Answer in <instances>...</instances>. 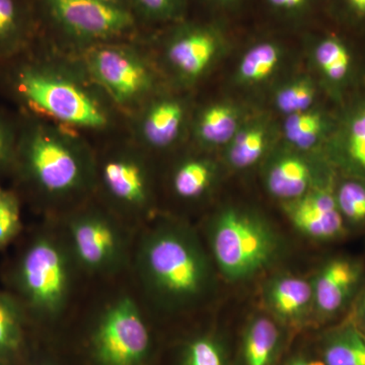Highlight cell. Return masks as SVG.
<instances>
[{"label":"cell","instance_id":"1","mask_svg":"<svg viewBox=\"0 0 365 365\" xmlns=\"http://www.w3.org/2000/svg\"><path fill=\"white\" fill-rule=\"evenodd\" d=\"M129 275L145 309L168 314L200 306L215 287L213 261L198 234L158 215L137 232Z\"/></svg>","mask_w":365,"mask_h":365},{"label":"cell","instance_id":"2","mask_svg":"<svg viewBox=\"0 0 365 365\" xmlns=\"http://www.w3.org/2000/svg\"><path fill=\"white\" fill-rule=\"evenodd\" d=\"M96 148L88 137L30 116L19 126L13 173L45 217H59L93 196Z\"/></svg>","mask_w":365,"mask_h":365},{"label":"cell","instance_id":"3","mask_svg":"<svg viewBox=\"0 0 365 365\" xmlns=\"http://www.w3.org/2000/svg\"><path fill=\"white\" fill-rule=\"evenodd\" d=\"M9 86L30 116L88 138L111 135L126 122L73 55L52 52L21 62L11 71Z\"/></svg>","mask_w":365,"mask_h":365},{"label":"cell","instance_id":"4","mask_svg":"<svg viewBox=\"0 0 365 365\" xmlns=\"http://www.w3.org/2000/svg\"><path fill=\"white\" fill-rule=\"evenodd\" d=\"M85 279L58 220L45 217L14 259L9 292L30 324L55 329L72 316Z\"/></svg>","mask_w":365,"mask_h":365},{"label":"cell","instance_id":"5","mask_svg":"<svg viewBox=\"0 0 365 365\" xmlns=\"http://www.w3.org/2000/svg\"><path fill=\"white\" fill-rule=\"evenodd\" d=\"M124 276L113 280V289L101 295L86 319L83 350L88 365L155 362V334L148 309L131 279L129 285L120 283Z\"/></svg>","mask_w":365,"mask_h":365},{"label":"cell","instance_id":"6","mask_svg":"<svg viewBox=\"0 0 365 365\" xmlns=\"http://www.w3.org/2000/svg\"><path fill=\"white\" fill-rule=\"evenodd\" d=\"M55 218L86 280L100 282L129 273L138 230L95 197Z\"/></svg>","mask_w":365,"mask_h":365},{"label":"cell","instance_id":"7","mask_svg":"<svg viewBox=\"0 0 365 365\" xmlns=\"http://www.w3.org/2000/svg\"><path fill=\"white\" fill-rule=\"evenodd\" d=\"M150 155L129 136L96 148L93 197L138 230L158 215Z\"/></svg>","mask_w":365,"mask_h":365},{"label":"cell","instance_id":"8","mask_svg":"<svg viewBox=\"0 0 365 365\" xmlns=\"http://www.w3.org/2000/svg\"><path fill=\"white\" fill-rule=\"evenodd\" d=\"M209 254L223 277L232 282L252 279L279 256L275 228L262 216L241 208H225L207 227Z\"/></svg>","mask_w":365,"mask_h":365},{"label":"cell","instance_id":"9","mask_svg":"<svg viewBox=\"0 0 365 365\" xmlns=\"http://www.w3.org/2000/svg\"><path fill=\"white\" fill-rule=\"evenodd\" d=\"M72 55L125 120L160 91L150 57L130 41L86 46Z\"/></svg>","mask_w":365,"mask_h":365},{"label":"cell","instance_id":"10","mask_svg":"<svg viewBox=\"0 0 365 365\" xmlns=\"http://www.w3.org/2000/svg\"><path fill=\"white\" fill-rule=\"evenodd\" d=\"M55 28L74 50L100 43L127 41L136 31L137 19L129 7L103 0H42Z\"/></svg>","mask_w":365,"mask_h":365},{"label":"cell","instance_id":"11","mask_svg":"<svg viewBox=\"0 0 365 365\" xmlns=\"http://www.w3.org/2000/svg\"><path fill=\"white\" fill-rule=\"evenodd\" d=\"M227 24L215 20L188 21L170 26L163 54L178 83L191 86L205 76L227 40Z\"/></svg>","mask_w":365,"mask_h":365},{"label":"cell","instance_id":"12","mask_svg":"<svg viewBox=\"0 0 365 365\" xmlns=\"http://www.w3.org/2000/svg\"><path fill=\"white\" fill-rule=\"evenodd\" d=\"M311 280L313 326L327 328L349 314L365 283L364 261L351 255H336L319 266Z\"/></svg>","mask_w":365,"mask_h":365},{"label":"cell","instance_id":"13","mask_svg":"<svg viewBox=\"0 0 365 365\" xmlns=\"http://www.w3.org/2000/svg\"><path fill=\"white\" fill-rule=\"evenodd\" d=\"M187 120L186 103L160 91L126 120L128 136L150 155L170 150L181 139Z\"/></svg>","mask_w":365,"mask_h":365},{"label":"cell","instance_id":"14","mask_svg":"<svg viewBox=\"0 0 365 365\" xmlns=\"http://www.w3.org/2000/svg\"><path fill=\"white\" fill-rule=\"evenodd\" d=\"M336 177L334 173L304 195L283 202V211L292 227L313 241L328 244L350 235L336 202Z\"/></svg>","mask_w":365,"mask_h":365},{"label":"cell","instance_id":"15","mask_svg":"<svg viewBox=\"0 0 365 365\" xmlns=\"http://www.w3.org/2000/svg\"><path fill=\"white\" fill-rule=\"evenodd\" d=\"M263 302L267 314L292 334L313 326L311 279L294 274L274 276L264 287Z\"/></svg>","mask_w":365,"mask_h":365},{"label":"cell","instance_id":"16","mask_svg":"<svg viewBox=\"0 0 365 365\" xmlns=\"http://www.w3.org/2000/svg\"><path fill=\"white\" fill-rule=\"evenodd\" d=\"M292 333L270 314H257L242 327L232 345L234 365H280L289 351Z\"/></svg>","mask_w":365,"mask_h":365},{"label":"cell","instance_id":"17","mask_svg":"<svg viewBox=\"0 0 365 365\" xmlns=\"http://www.w3.org/2000/svg\"><path fill=\"white\" fill-rule=\"evenodd\" d=\"M332 174L333 169L319 173L306 158L287 153L269 163L265 182L271 195L287 202L304 195L314 185Z\"/></svg>","mask_w":365,"mask_h":365},{"label":"cell","instance_id":"18","mask_svg":"<svg viewBox=\"0 0 365 365\" xmlns=\"http://www.w3.org/2000/svg\"><path fill=\"white\" fill-rule=\"evenodd\" d=\"M314 346L321 365H365V334L349 314L322 329Z\"/></svg>","mask_w":365,"mask_h":365},{"label":"cell","instance_id":"19","mask_svg":"<svg viewBox=\"0 0 365 365\" xmlns=\"http://www.w3.org/2000/svg\"><path fill=\"white\" fill-rule=\"evenodd\" d=\"M331 160L342 174L365 180V101L343 118L334 138Z\"/></svg>","mask_w":365,"mask_h":365},{"label":"cell","instance_id":"20","mask_svg":"<svg viewBox=\"0 0 365 365\" xmlns=\"http://www.w3.org/2000/svg\"><path fill=\"white\" fill-rule=\"evenodd\" d=\"M314 54L317 66L331 85L344 86L352 74V50L347 33L335 26L325 29L314 37Z\"/></svg>","mask_w":365,"mask_h":365},{"label":"cell","instance_id":"21","mask_svg":"<svg viewBox=\"0 0 365 365\" xmlns=\"http://www.w3.org/2000/svg\"><path fill=\"white\" fill-rule=\"evenodd\" d=\"M174 365H234L232 343L216 329L198 330L175 347Z\"/></svg>","mask_w":365,"mask_h":365},{"label":"cell","instance_id":"22","mask_svg":"<svg viewBox=\"0 0 365 365\" xmlns=\"http://www.w3.org/2000/svg\"><path fill=\"white\" fill-rule=\"evenodd\" d=\"M216 179V167L204 157H187L178 160L170 170V193L185 203L200 201L207 195Z\"/></svg>","mask_w":365,"mask_h":365},{"label":"cell","instance_id":"23","mask_svg":"<svg viewBox=\"0 0 365 365\" xmlns=\"http://www.w3.org/2000/svg\"><path fill=\"white\" fill-rule=\"evenodd\" d=\"M240 130V115L225 103L209 105L198 113L192 133L199 145L213 148L230 143Z\"/></svg>","mask_w":365,"mask_h":365},{"label":"cell","instance_id":"24","mask_svg":"<svg viewBox=\"0 0 365 365\" xmlns=\"http://www.w3.org/2000/svg\"><path fill=\"white\" fill-rule=\"evenodd\" d=\"M30 325L20 302L9 292H0V360L16 365L26 352V330Z\"/></svg>","mask_w":365,"mask_h":365},{"label":"cell","instance_id":"25","mask_svg":"<svg viewBox=\"0 0 365 365\" xmlns=\"http://www.w3.org/2000/svg\"><path fill=\"white\" fill-rule=\"evenodd\" d=\"M30 26V14L21 0H0V57L20 51Z\"/></svg>","mask_w":365,"mask_h":365},{"label":"cell","instance_id":"26","mask_svg":"<svg viewBox=\"0 0 365 365\" xmlns=\"http://www.w3.org/2000/svg\"><path fill=\"white\" fill-rule=\"evenodd\" d=\"M281 54L282 48L277 40L268 38L255 43L240 62L237 69L240 81L254 85L270 78L279 64Z\"/></svg>","mask_w":365,"mask_h":365},{"label":"cell","instance_id":"27","mask_svg":"<svg viewBox=\"0 0 365 365\" xmlns=\"http://www.w3.org/2000/svg\"><path fill=\"white\" fill-rule=\"evenodd\" d=\"M335 198L350 235L365 230V180L341 173L336 177Z\"/></svg>","mask_w":365,"mask_h":365},{"label":"cell","instance_id":"28","mask_svg":"<svg viewBox=\"0 0 365 365\" xmlns=\"http://www.w3.org/2000/svg\"><path fill=\"white\" fill-rule=\"evenodd\" d=\"M267 145V133L263 127L250 126L239 130L228 143V165L235 170L249 169L263 158Z\"/></svg>","mask_w":365,"mask_h":365},{"label":"cell","instance_id":"29","mask_svg":"<svg viewBox=\"0 0 365 365\" xmlns=\"http://www.w3.org/2000/svg\"><path fill=\"white\" fill-rule=\"evenodd\" d=\"M327 0H258L265 16L282 25L302 26L319 13L326 16Z\"/></svg>","mask_w":365,"mask_h":365},{"label":"cell","instance_id":"30","mask_svg":"<svg viewBox=\"0 0 365 365\" xmlns=\"http://www.w3.org/2000/svg\"><path fill=\"white\" fill-rule=\"evenodd\" d=\"M328 127L321 112L314 110L288 115L283 131L288 143L300 150H312L325 135Z\"/></svg>","mask_w":365,"mask_h":365},{"label":"cell","instance_id":"31","mask_svg":"<svg viewBox=\"0 0 365 365\" xmlns=\"http://www.w3.org/2000/svg\"><path fill=\"white\" fill-rule=\"evenodd\" d=\"M134 16L151 24L170 26L185 20L189 0H128Z\"/></svg>","mask_w":365,"mask_h":365},{"label":"cell","instance_id":"32","mask_svg":"<svg viewBox=\"0 0 365 365\" xmlns=\"http://www.w3.org/2000/svg\"><path fill=\"white\" fill-rule=\"evenodd\" d=\"M23 230L20 198L16 192L0 184V250L16 241Z\"/></svg>","mask_w":365,"mask_h":365},{"label":"cell","instance_id":"33","mask_svg":"<svg viewBox=\"0 0 365 365\" xmlns=\"http://www.w3.org/2000/svg\"><path fill=\"white\" fill-rule=\"evenodd\" d=\"M326 16L343 32L365 34V0H327Z\"/></svg>","mask_w":365,"mask_h":365},{"label":"cell","instance_id":"34","mask_svg":"<svg viewBox=\"0 0 365 365\" xmlns=\"http://www.w3.org/2000/svg\"><path fill=\"white\" fill-rule=\"evenodd\" d=\"M316 98V88L309 79H299L283 86L275 98L277 109L284 114L292 115L295 113L307 111L311 109Z\"/></svg>","mask_w":365,"mask_h":365},{"label":"cell","instance_id":"35","mask_svg":"<svg viewBox=\"0 0 365 365\" xmlns=\"http://www.w3.org/2000/svg\"><path fill=\"white\" fill-rule=\"evenodd\" d=\"M18 139L19 126L0 116V176L13 173Z\"/></svg>","mask_w":365,"mask_h":365},{"label":"cell","instance_id":"36","mask_svg":"<svg viewBox=\"0 0 365 365\" xmlns=\"http://www.w3.org/2000/svg\"><path fill=\"white\" fill-rule=\"evenodd\" d=\"M212 13V20L228 24L232 16H237L250 0H199Z\"/></svg>","mask_w":365,"mask_h":365},{"label":"cell","instance_id":"37","mask_svg":"<svg viewBox=\"0 0 365 365\" xmlns=\"http://www.w3.org/2000/svg\"><path fill=\"white\" fill-rule=\"evenodd\" d=\"M280 365H321V362L313 342L311 345L297 346L294 350H289Z\"/></svg>","mask_w":365,"mask_h":365},{"label":"cell","instance_id":"38","mask_svg":"<svg viewBox=\"0 0 365 365\" xmlns=\"http://www.w3.org/2000/svg\"><path fill=\"white\" fill-rule=\"evenodd\" d=\"M350 317L357 327L365 334V283L353 302L349 312Z\"/></svg>","mask_w":365,"mask_h":365},{"label":"cell","instance_id":"39","mask_svg":"<svg viewBox=\"0 0 365 365\" xmlns=\"http://www.w3.org/2000/svg\"><path fill=\"white\" fill-rule=\"evenodd\" d=\"M32 365H62L58 360L53 359L51 356H44L34 362Z\"/></svg>","mask_w":365,"mask_h":365},{"label":"cell","instance_id":"40","mask_svg":"<svg viewBox=\"0 0 365 365\" xmlns=\"http://www.w3.org/2000/svg\"><path fill=\"white\" fill-rule=\"evenodd\" d=\"M103 1L110 2V4H118V6H126L130 9L128 0H103Z\"/></svg>","mask_w":365,"mask_h":365},{"label":"cell","instance_id":"41","mask_svg":"<svg viewBox=\"0 0 365 365\" xmlns=\"http://www.w3.org/2000/svg\"><path fill=\"white\" fill-rule=\"evenodd\" d=\"M0 365H11L9 364H6V362L2 361V360H0Z\"/></svg>","mask_w":365,"mask_h":365}]
</instances>
